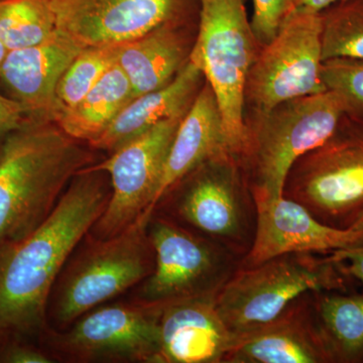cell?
Instances as JSON below:
<instances>
[{
  "label": "cell",
  "instance_id": "obj_1",
  "mask_svg": "<svg viewBox=\"0 0 363 363\" xmlns=\"http://www.w3.org/2000/svg\"><path fill=\"white\" fill-rule=\"evenodd\" d=\"M111 195L108 175L85 168L42 225L25 238L0 245V334L39 341L48 328V302L60 272Z\"/></svg>",
  "mask_w": 363,
  "mask_h": 363
},
{
  "label": "cell",
  "instance_id": "obj_2",
  "mask_svg": "<svg viewBox=\"0 0 363 363\" xmlns=\"http://www.w3.org/2000/svg\"><path fill=\"white\" fill-rule=\"evenodd\" d=\"M52 121L28 118L0 145V245L42 225L74 177L96 164L91 147Z\"/></svg>",
  "mask_w": 363,
  "mask_h": 363
},
{
  "label": "cell",
  "instance_id": "obj_3",
  "mask_svg": "<svg viewBox=\"0 0 363 363\" xmlns=\"http://www.w3.org/2000/svg\"><path fill=\"white\" fill-rule=\"evenodd\" d=\"M147 220L140 217L111 238L88 233L79 242L52 286L48 328L63 330L86 313L135 289L152 274L155 252Z\"/></svg>",
  "mask_w": 363,
  "mask_h": 363
},
{
  "label": "cell",
  "instance_id": "obj_4",
  "mask_svg": "<svg viewBox=\"0 0 363 363\" xmlns=\"http://www.w3.org/2000/svg\"><path fill=\"white\" fill-rule=\"evenodd\" d=\"M198 16L197 39L189 59L216 96L229 152L242 157L248 138L245 87L259 44L245 0H199Z\"/></svg>",
  "mask_w": 363,
  "mask_h": 363
},
{
  "label": "cell",
  "instance_id": "obj_5",
  "mask_svg": "<svg viewBox=\"0 0 363 363\" xmlns=\"http://www.w3.org/2000/svg\"><path fill=\"white\" fill-rule=\"evenodd\" d=\"M289 253L236 269L215 296L217 311L235 333L278 317L307 293L347 292L350 278L330 255Z\"/></svg>",
  "mask_w": 363,
  "mask_h": 363
},
{
  "label": "cell",
  "instance_id": "obj_6",
  "mask_svg": "<svg viewBox=\"0 0 363 363\" xmlns=\"http://www.w3.org/2000/svg\"><path fill=\"white\" fill-rule=\"evenodd\" d=\"M238 157L225 154L203 162L162 196L152 213L164 215L245 257L255 238L257 208L252 189L238 178Z\"/></svg>",
  "mask_w": 363,
  "mask_h": 363
},
{
  "label": "cell",
  "instance_id": "obj_7",
  "mask_svg": "<svg viewBox=\"0 0 363 363\" xmlns=\"http://www.w3.org/2000/svg\"><path fill=\"white\" fill-rule=\"evenodd\" d=\"M345 114L342 98L326 90L283 102L257 117L242 156L252 169L253 197H281L293 164L326 142Z\"/></svg>",
  "mask_w": 363,
  "mask_h": 363
},
{
  "label": "cell",
  "instance_id": "obj_8",
  "mask_svg": "<svg viewBox=\"0 0 363 363\" xmlns=\"http://www.w3.org/2000/svg\"><path fill=\"white\" fill-rule=\"evenodd\" d=\"M162 307L133 298L104 304L63 330L45 329L38 342L55 362L157 363Z\"/></svg>",
  "mask_w": 363,
  "mask_h": 363
},
{
  "label": "cell",
  "instance_id": "obj_9",
  "mask_svg": "<svg viewBox=\"0 0 363 363\" xmlns=\"http://www.w3.org/2000/svg\"><path fill=\"white\" fill-rule=\"evenodd\" d=\"M283 196L325 224L350 228L363 211V118L345 114L326 142L298 157Z\"/></svg>",
  "mask_w": 363,
  "mask_h": 363
},
{
  "label": "cell",
  "instance_id": "obj_10",
  "mask_svg": "<svg viewBox=\"0 0 363 363\" xmlns=\"http://www.w3.org/2000/svg\"><path fill=\"white\" fill-rule=\"evenodd\" d=\"M147 233L154 247V269L130 298L166 305L215 295L236 271L240 255L164 215H150Z\"/></svg>",
  "mask_w": 363,
  "mask_h": 363
},
{
  "label": "cell",
  "instance_id": "obj_11",
  "mask_svg": "<svg viewBox=\"0 0 363 363\" xmlns=\"http://www.w3.org/2000/svg\"><path fill=\"white\" fill-rule=\"evenodd\" d=\"M321 13L293 9L276 37L262 45L245 87V104L259 113L326 91L321 76Z\"/></svg>",
  "mask_w": 363,
  "mask_h": 363
},
{
  "label": "cell",
  "instance_id": "obj_12",
  "mask_svg": "<svg viewBox=\"0 0 363 363\" xmlns=\"http://www.w3.org/2000/svg\"><path fill=\"white\" fill-rule=\"evenodd\" d=\"M184 116L166 119L87 169L105 172L111 195L89 231L95 238L116 235L149 211L161 181L169 147Z\"/></svg>",
  "mask_w": 363,
  "mask_h": 363
},
{
  "label": "cell",
  "instance_id": "obj_13",
  "mask_svg": "<svg viewBox=\"0 0 363 363\" xmlns=\"http://www.w3.org/2000/svg\"><path fill=\"white\" fill-rule=\"evenodd\" d=\"M57 30L83 48L118 45L183 21L199 0H51Z\"/></svg>",
  "mask_w": 363,
  "mask_h": 363
},
{
  "label": "cell",
  "instance_id": "obj_14",
  "mask_svg": "<svg viewBox=\"0 0 363 363\" xmlns=\"http://www.w3.org/2000/svg\"><path fill=\"white\" fill-rule=\"evenodd\" d=\"M253 199L257 208L255 238L242 267L257 266L289 253H331L363 245V231L325 224L285 196Z\"/></svg>",
  "mask_w": 363,
  "mask_h": 363
},
{
  "label": "cell",
  "instance_id": "obj_15",
  "mask_svg": "<svg viewBox=\"0 0 363 363\" xmlns=\"http://www.w3.org/2000/svg\"><path fill=\"white\" fill-rule=\"evenodd\" d=\"M298 298L272 321L236 333L235 343L223 362H333L318 327L313 302L308 305Z\"/></svg>",
  "mask_w": 363,
  "mask_h": 363
},
{
  "label": "cell",
  "instance_id": "obj_16",
  "mask_svg": "<svg viewBox=\"0 0 363 363\" xmlns=\"http://www.w3.org/2000/svg\"><path fill=\"white\" fill-rule=\"evenodd\" d=\"M215 296L164 305L157 363L223 362L238 334L222 320Z\"/></svg>",
  "mask_w": 363,
  "mask_h": 363
},
{
  "label": "cell",
  "instance_id": "obj_17",
  "mask_svg": "<svg viewBox=\"0 0 363 363\" xmlns=\"http://www.w3.org/2000/svg\"><path fill=\"white\" fill-rule=\"evenodd\" d=\"M83 49L57 30L40 44L9 51L0 70V80L28 118L54 123L57 85Z\"/></svg>",
  "mask_w": 363,
  "mask_h": 363
},
{
  "label": "cell",
  "instance_id": "obj_18",
  "mask_svg": "<svg viewBox=\"0 0 363 363\" xmlns=\"http://www.w3.org/2000/svg\"><path fill=\"white\" fill-rule=\"evenodd\" d=\"M225 154L231 152L227 147L220 108L213 90L206 82L179 124L156 195L143 216L150 218L162 196L196 167Z\"/></svg>",
  "mask_w": 363,
  "mask_h": 363
},
{
  "label": "cell",
  "instance_id": "obj_19",
  "mask_svg": "<svg viewBox=\"0 0 363 363\" xmlns=\"http://www.w3.org/2000/svg\"><path fill=\"white\" fill-rule=\"evenodd\" d=\"M203 77L199 67L189 59L169 84L131 99L107 130L88 145L111 154L162 121L185 116L200 91Z\"/></svg>",
  "mask_w": 363,
  "mask_h": 363
},
{
  "label": "cell",
  "instance_id": "obj_20",
  "mask_svg": "<svg viewBox=\"0 0 363 363\" xmlns=\"http://www.w3.org/2000/svg\"><path fill=\"white\" fill-rule=\"evenodd\" d=\"M181 25L164 23L116 45V63L130 81L131 99L169 84L187 64L191 51Z\"/></svg>",
  "mask_w": 363,
  "mask_h": 363
},
{
  "label": "cell",
  "instance_id": "obj_21",
  "mask_svg": "<svg viewBox=\"0 0 363 363\" xmlns=\"http://www.w3.org/2000/svg\"><path fill=\"white\" fill-rule=\"evenodd\" d=\"M130 100V81L116 63L77 104L59 113L54 123L74 140L89 145Z\"/></svg>",
  "mask_w": 363,
  "mask_h": 363
},
{
  "label": "cell",
  "instance_id": "obj_22",
  "mask_svg": "<svg viewBox=\"0 0 363 363\" xmlns=\"http://www.w3.org/2000/svg\"><path fill=\"white\" fill-rule=\"evenodd\" d=\"M315 317L333 362H363V293L315 292Z\"/></svg>",
  "mask_w": 363,
  "mask_h": 363
},
{
  "label": "cell",
  "instance_id": "obj_23",
  "mask_svg": "<svg viewBox=\"0 0 363 363\" xmlns=\"http://www.w3.org/2000/svg\"><path fill=\"white\" fill-rule=\"evenodd\" d=\"M56 32L51 0H0V40L9 51L40 44Z\"/></svg>",
  "mask_w": 363,
  "mask_h": 363
},
{
  "label": "cell",
  "instance_id": "obj_24",
  "mask_svg": "<svg viewBox=\"0 0 363 363\" xmlns=\"http://www.w3.org/2000/svg\"><path fill=\"white\" fill-rule=\"evenodd\" d=\"M116 45L84 48L60 78L55 94V116L71 108L116 65Z\"/></svg>",
  "mask_w": 363,
  "mask_h": 363
},
{
  "label": "cell",
  "instance_id": "obj_25",
  "mask_svg": "<svg viewBox=\"0 0 363 363\" xmlns=\"http://www.w3.org/2000/svg\"><path fill=\"white\" fill-rule=\"evenodd\" d=\"M322 58L363 59V0H345L325 9Z\"/></svg>",
  "mask_w": 363,
  "mask_h": 363
},
{
  "label": "cell",
  "instance_id": "obj_26",
  "mask_svg": "<svg viewBox=\"0 0 363 363\" xmlns=\"http://www.w3.org/2000/svg\"><path fill=\"white\" fill-rule=\"evenodd\" d=\"M321 76L326 89L342 98L346 114L363 118V59L325 60Z\"/></svg>",
  "mask_w": 363,
  "mask_h": 363
},
{
  "label": "cell",
  "instance_id": "obj_27",
  "mask_svg": "<svg viewBox=\"0 0 363 363\" xmlns=\"http://www.w3.org/2000/svg\"><path fill=\"white\" fill-rule=\"evenodd\" d=\"M250 26L257 44L262 47L278 33L286 16L294 9L293 0H252Z\"/></svg>",
  "mask_w": 363,
  "mask_h": 363
},
{
  "label": "cell",
  "instance_id": "obj_28",
  "mask_svg": "<svg viewBox=\"0 0 363 363\" xmlns=\"http://www.w3.org/2000/svg\"><path fill=\"white\" fill-rule=\"evenodd\" d=\"M0 363H55L40 343L0 334Z\"/></svg>",
  "mask_w": 363,
  "mask_h": 363
},
{
  "label": "cell",
  "instance_id": "obj_29",
  "mask_svg": "<svg viewBox=\"0 0 363 363\" xmlns=\"http://www.w3.org/2000/svg\"><path fill=\"white\" fill-rule=\"evenodd\" d=\"M26 118V112L18 101L0 94V145Z\"/></svg>",
  "mask_w": 363,
  "mask_h": 363
},
{
  "label": "cell",
  "instance_id": "obj_30",
  "mask_svg": "<svg viewBox=\"0 0 363 363\" xmlns=\"http://www.w3.org/2000/svg\"><path fill=\"white\" fill-rule=\"evenodd\" d=\"M330 257L338 262L344 274L363 285V245L331 252Z\"/></svg>",
  "mask_w": 363,
  "mask_h": 363
},
{
  "label": "cell",
  "instance_id": "obj_31",
  "mask_svg": "<svg viewBox=\"0 0 363 363\" xmlns=\"http://www.w3.org/2000/svg\"><path fill=\"white\" fill-rule=\"evenodd\" d=\"M345 0H293L294 9L321 13L325 9Z\"/></svg>",
  "mask_w": 363,
  "mask_h": 363
},
{
  "label": "cell",
  "instance_id": "obj_32",
  "mask_svg": "<svg viewBox=\"0 0 363 363\" xmlns=\"http://www.w3.org/2000/svg\"><path fill=\"white\" fill-rule=\"evenodd\" d=\"M9 52V50L7 49L6 45L4 44V42L0 40V70H1L2 65H4Z\"/></svg>",
  "mask_w": 363,
  "mask_h": 363
},
{
  "label": "cell",
  "instance_id": "obj_33",
  "mask_svg": "<svg viewBox=\"0 0 363 363\" xmlns=\"http://www.w3.org/2000/svg\"><path fill=\"white\" fill-rule=\"evenodd\" d=\"M350 228L354 229V230L363 231V211L359 214V216L357 217V220L353 222L352 225H351Z\"/></svg>",
  "mask_w": 363,
  "mask_h": 363
}]
</instances>
